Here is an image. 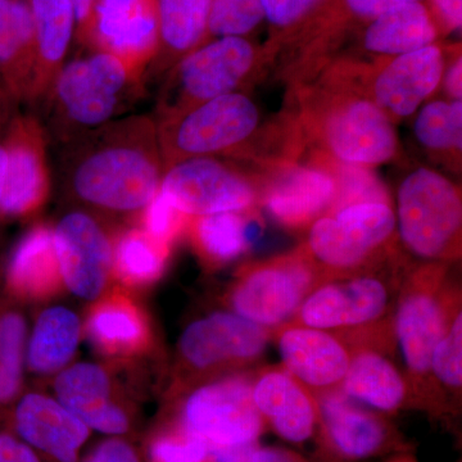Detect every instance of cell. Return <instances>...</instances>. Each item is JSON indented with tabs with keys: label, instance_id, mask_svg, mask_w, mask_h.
Returning a JSON list of instances; mask_svg holds the SVG:
<instances>
[{
	"label": "cell",
	"instance_id": "obj_1",
	"mask_svg": "<svg viewBox=\"0 0 462 462\" xmlns=\"http://www.w3.org/2000/svg\"><path fill=\"white\" fill-rule=\"evenodd\" d=\"M163 173L157 124L149 115L124 116L63 144L60 175L69 194L108 214H142Z\"/></svg>",
	"mask_w": 462,
	"mask_h": 462
},
{
	"label": "cell",
	"instance_id": "obj_2",
	"mask_svg": "<svg viewBox=\"0 0 462 462\" xmlns=\"http://www.w3.org/2000/svg\"><path fill=\"white\" fill-rule=\"evenodd\" d=\"M147 83L120 58L94 51L66 62L58 75L44 125L48 136L60 144L127 116L145 96Z\"/></svg>",
	"mask_w": 462,
	"mask_h": 462
},
{
	"label": "cell",
	"instance_id": "obj_3",
	"mask_svg": "<svg viewBox=\"0 0 462 462\" xmlns=\"http://www.w3.org/2000/svg\"><path fill=\"white\" fill-rule=\"evenodd\" d=\"M461 302V288L449 279L447 264L427 263L404 273L392 318L416 410L436 420L442 415L431 383V356Z\"/></svg>",
	"mask_w": 462,
	"mask_h": 462
},
{
	"label": "cell",
	"instance_id": "obj_4",
	"mask_svg": "<svg viewBox=\"0 0 462 462\" xmlns=\"http://www.w3.org/2000/svg\"><path fill=\"white\" fill-rule=\"evenodd\" d=\"M396 231V215L389 203H357L318 218L303 249L322 282L348 278L385 267Z\"/></svg>",
	"mask_w": 462,
	"mask_h": 462
},
{
	"label": "cell",
	"instance_id": "obj_5",
	"mask_svg": "<svg viewBox=\"0 0 462 462\" xmlns=\"http://www.w3.org/2000/svg\"><path fill=\"white\" fill-rule=\"evenodd\" d=\"M404 273L385 267L321 282L303 300L289 324L303 325L351 339L392 327Z\"/></svg>",
	"mask_w": 462,
	"mask_h": 462
},
{
	"label": "cell",
	"instance_id": "obj_6",
	"mask_svg": "<svg viewBox=\"0 0 462 462\" xmlns=\"http://www.w3.org/2000/svg\"><path fill=\"white\" fill-rule=\"evenodd\" d=\"M398 233L404 247L428 263L461 256L462 202L454 182L433 170L406 176L397 196Z\"/></svg>",
	"mask_w": 462,
	"mask_h": 462
},
{
	"label": "cell",
	"instance_id": "obj_7",
	"mask_svg": "<svg viewBox=\"0 0 462 462\" xmlns=\"http://www.w3.org/2000/svg\"><path fill=\"white\" fill-rule=\"evenodd\" d=\"M156 124L166 170L189 158L230 153L256 132L260 111L245 94L230 93Z\"/></svg>",
	"mask_w": 462,
	"mask_h": 462
},
{
	"label": "cell",
	"instance_id": "obj_8",
	"mask_svg": "<svg viewBox=\"0 0 462 462\" xmlns=\"http://www.w3.org/2000/svg\"><path fill=\"white\" fill-rule=\"evenodd\" d=\"M322 282L303 248L240 270L227 294L234 314L273 331L288 324Z\"/></svg>",
	"mask_w": 462,
	"mask_h": 462
},
{
	"label": "cell",
	"instance_id": "obj_9",
	"mask_svg": "<svg viewBox=\"0 0 462 462\" xmlns=\"http://www.w3.org/2000/svg\"><path fill=\"white\" fill-rule=\"evenodd\" d=\"M256 60L243 36H223L196 48L169 69L156 103V118L172 117L207 100L234 93Z\"/></svg>",
	"mask_w": 462,
	"mask_h": 462
},
{
	"label": "cell",
	"instance_id": "obj_10",
	"mask_svg": "<svg viewBox=\"0 0 462 462\" xmlns=\"http://www.w3.org/2000/svg\"><path fill=\"white\" fill-rule=\"evenodd\" d=\"M254 376L231 374L197 388L185 400L180 424L214 449L256 445L267 430L252 398Z\"/></svg>",
	"mask_w": 462,
	"mask_h": 462
},
{
	"label": "cell",
	"instance_id": "obj_11",
	"mask_svg": "<svg viewBox=\"0 0 462 462\" xmlns=\"http://www.w3.org/2000/svg\"><path fill=\"white\" fill-rule=\"evenodd\" d=\"M319 454L325 462H364L411 451L387 415L349 400L339 391L318 397Z\"/></svg>",
	"mask_w": 462,
	"mask_h": 462
},
{
	"label": "cell",
	"instance_id": "obj_12",
	"mask_svg": "<svg viewBox=\"0 0 462 462\" xmlns=\"http://www.w3.org/2000/svg\"><path fill=\"white\" fill-rule=\"evenodd\" d=\"M351 361L340 393L374 411L394 415L416 410L411 385L397 365L393 328L348 340Z\"/></svg>",
	"mask_w": 462,
	"mask_h": 462
},
{
	"label": "cell",
	"instance_id": "obj_13",
	"mask_svg": "<svg viewBox=\"0 0 462 462\" xmlns=\"http://www.w3.org/2000/svg\"><path fill=\"white\" fill-rule=\"evenodd\" d=\"M160 191L189 217L245 212L257 199L245 176L212 157L189 158L167 167Z\"/></svg>",
	"mask_w": 462,
	"mask_h": 462
},
{
	"label": "cell",
	"instance_id": "obj_14",
	"mask_svg": "<svg viewBox=\"0 0 462 462\" xmlns=\"http://www.w3.org/2000/svg\"><path fill=\"white\" fill-rule=\"evenodd\" d=\"M272 331L234 312H215L191 322L182 333V363L196 373L245 369L260 360Z\"/></svg>",
	"mask_w": 462,
	"mask_h": 462
},
{
	"label": "cell",
	"instance_id": "obj_15",
	"mask_svg": "<svg viewBox=\"0 0 462 462\" xmlns=\"http://www.w3.org/2000/svg\"><path fill=\"white\" fill-rule=\"evenodd\" d=\"M158 42L157 0H96L84 44L120 58L145 80Z\"/></svg>",
	"mask_w": 462,
	"mask_h": 462
},
{
	"label": "cell",
	"instance_id": "obj_16",
	"mask_svg": "<svg viewBox=\"0 0 462 462\" xmlns=\"http://www.w3.org/2000/svg\"><path fill=\"white\" fill-rule=\"evenodd\" d=\"M48 139L44 124L36 116L12 117L5 135L7 169L0 214L18 217L44 205L51 191Z\"/></svg>",
	"mask_w": 462,
	"mask_h": 462
},
{
	"label": "cell",
	"instance_id": "obj_17",
	"mask_svg": "<svg viewBox=\"0 0 462 462\" xmlns=\"http://www.w3.org/2000/svg\"><path fill=\"white\" fill-rule=\"evenodd\" d=\"M60 275L66 287L81 298L99 297L112 272L114 239L89 214L69 212L53 229Z\"/></svg>",
	"mask_w": 462,
	"mask_h": 462
},
{
	"label": "cell",
	"instance_id": "obj_18",
	"mask_svg": "<svg viewBox=\"0 0 462 462\" xmlns=\"http://www.w3.org/2000/svg\"><path fill=\"white\" fill-rule=\"evenodd\" d=\"M272 338L282 367L316 397L339 391L351 361V346L342 337L288 322L273 330Z\"/></svg>",
	"mask_w": 462,
	"mask_h": 462
},
{
	"label": "cell",
	"instance_id": "obj_19",
	"mask_svg": "<svg viewBox=\"0 0 462 462\" xmlns=\"http://www.w3.org/2000/svg\"><path fill=\"white\" fill-rule=\"evenodd\" d=\"M324 139L334 156L352 166L387 162L398 148L389 116L367 99L348 100L334 107L325 120Z\"/></svg>",
	"mask_w": 462,
	"mask_h": 462
},
{
	"label": "cell",
	"instance_id": "obj_20",
	"mask_svg": "<svg viewBox=\"0 0 462 462\" xmlns=\"http://www.w3.org/2000/svg\"><path fill=\"white\" fill-rule=\"evenodd\" d=\"M252 398L266 428L282 439L300 445L316 436L318 397L284 367H266L254 376Z\"/></svg>",
	"mask_w": 462,
	"mask_h": 462
},
{
	"label": "cell",
	"instance_id": "obj_21",
	"mask_svg": "<svg viewBox=\"0 0 462 462\" xmlns=\"http://www.w3.org/2000/svg\"><path fill=\"white\" fill-rule=\"evenodd\" d=\"M445 69L437 44L401 54L389 62L374 83V102L385 114L406 117L437 89Z\"/></svg>",
	"mask_w": 462,
	"mask_h": 462
},
{
	"label": "cell",
	"instance_id": "obj_22",
	"mask_svg": "<svg viewBox=\"0 0 462 462\" xmlns=\"http://www.w3.org/2000/svg\"><path fill=\"white\" fill-rule=\"evenodd\" d=\"M16 428L25 443L58 462H78L90 430L62 403L26 394L16 409Z\"/></svg>",
	"mask_w": 462,
	"mask_h": 462
},
{
	"label": "cell",
	"instance_id": "obj_23",
	"mask_svg": "<svg viewBox=\"0 0 462 462\" xmlns=\"http://www.w3.org/2000/svg\"><path fill=\"white\" fill-rule=\"evenodd\" d=\"M35 27V67L29 103L45 105L76 33L71 0H29Z\"/></svg>",
	"mask_w": 462,
	"mask_h": 462
},
{
	"label": "cell",
	"instance_id": "obj_24",
	"mask_svg": "<svg viewBox=\"0 0 462 462\" xmlns=\"http://www.w3.org/2000/svg\"><path fill=\"white\" fill-rule=\"evenodd\" d=\"M56 393L60 402L90 430L108 436H121L129 430V418L111 400V383L98 365L69 367L56 380Z\"/></svg>",
	"mask_w": 462,
	"mask_h": 462
},
{
	"label": "cell",
	"instance_id": "obj_25",
	"mask_svg": "<svg viewBox=\"0 0 462 462\" xmlns=\"http://www.w3.org/2000/svg\"><path fill=\"white\" fill-rule=\"evenodd\" d=\"M338 184L321 170L297 167L282 173L263 194L269 214L291 229L314 224L320 215L331 209Z\"/></svg>",
	"mask_w": 462,
	"mask_h": 462
},
{
	"label": "cell",
	"instance_id": "obj_26",
	"mask_svg": "<svg viewBox=\"0 0 462 462\" xmlns=\"http://www.w3.org/2000/svg\"><path fill=\"white\" fill-rule=\"evenodd\" d=\"M35 27L29 0H0V81L16 102H29Z\"/></svg>",
	"mask_w": 462,
	"mask_h": 462
},
{
	"label": "cell",
	"instance_id": "obj_27",
	"mask_svg": "<svg viewBox=\"0 0 462 462\" xmlns=\"http://www.w3.org/2000/svg\"><path fill=\"white\" fill-rule=\"evenodd\" d=\"M212 0H157L160 42L156 57L145 74L158 78L176 60L199 48L208 29Z\"/></svg>",
	"mask_w": 462,
	"mask_h": 462
},
{
	"label": "cell",
	"instance_id": "obj_28",
	"mask_svg": "<svg viewBox=\"0 0 462 462\" xmlns=\"http://www.w3.org/2000/svg\"><path fill=\"white\" fill-rule=\"evenodd\" d=\"M8 282L23 298L45 300L62 284L53 230L36 225L18 242L8 264Z\"/></svg>",
	"mask_w": 462,
	"mask_h": 462
},
{
	"label": "cell",
	"instance_id": "obj_29",
	"mask_svg": "<svg viewBox=\"0 0 462 462\" xmlns=\"http://www.w3.org/2000/svg\"><path fill=\"white\" fill-rule=\"evenodd\" d=\"M88 337L108 356H132L147 349L151 340L147 319L129 298L114 294L99 300L87 321Z\"/></svg>",
	"mask_w": 462,
	"mask_h": 462
},
{
	"label": "cell",
	"instance_id": "obj_30",
	"mask_svg": "<svg viewBox=\"0 0 462 462\" xmlns=\"http://www.w3.org/2000/svg\"><path fill=\"white\" fill-rule=\"evenodd\" d=\"M438 29L421 2L406 3L373 18L364 36L367 51L401 56L436 44Z\"/></svg>",
	"mask_w": 462,
	"mask_h": 462
},
{
	"label": "cell",
	"instance_id": "obj_31",
	"mask_svg": "<svg viewBox=\"0 0 462 462\" xmlns=\"http://www.w3.org/2000/svg\"><path fill=\"white\" fill-rule=\"evenodd\" d=\"M80 320L65 307L42 312L29 346V366L38 374L62 369L74 356L80 339Z\"/></svg>",
	"mask_w": 462,
	"mask_h": 462
},
{
	"label": "cell",
	"instance_id": "obj_32",
	"mask_svg": "<svg viewBox=\"0 0 462 462\" xmlns=\"http://www.w3.org/2000/svg\"><path fill=\"white\" fill-rule=\"evenodd\" d=\"M187 229L194 249L208 267L233 263L248 249L247 223L242 212L190 217Z\"/></svg>",
	"mask_w": 462,
	"mask_h": 462
},
{
	"label": "cell",
	"instance_id": "obj_33",
	"mask_svg": "<svg viewBox=\"0 0 462 462\" xmlns=\"http://www.w3.org/2000/svg\"><path fill=\"white\" fill-rule=\"evenodd\" d=\"M434 396L443 421L460 413L462 389V306L452 312L430 363Z\"/></svg>",
	"mask_w": 462,
	"mask_h": 462
},
{
	"label": "cell",
	"instance_id": "obj_34",
	"mask_svg": "<svg viewBox=\"0 0 462 462\" xmlns=\"http://www.w3.org/2000/svg\"><path fill=\"white\" fill-rule=\"evenodd\" d=\"M170 249L158 245L143 227H134L114 239L112 270L130 287H145L161 278Z\"/></svg>",
	"mask_w": 462,
	"mask_h": 462
},
{
	"label": "cell",
	"instance_id": "obj_35",
	"mask_svg": "<svg viewBox=\"0 0 462 462\" xmlns=\"http://www.w3.org/2000/svg\"><path fill=\"white\" fill-rule=\"evenodd\" d=\"M416 139L430 151L461 152L462 103L437 100L422 107L413 126Z\"/></svg>",
	"mask_w": 462,
	"mask_h": 462
},
{
	"label": "cell",
	"instance_id": "obj_36",
	"mask_svg": "<svg viewBox=\"0 0 462 462\" xmlns=\"http://www.w3.org/2000/svg\"><path fill=\"white\" fill-rule=\"evenodd\" d=\"M25 321L17 314L0 318V403L16 396L23 378Z\"/></svg>",
	"mask_w": 462,
	"mask_h": 462
},
{
	"label": "cell",
	"instance_id": "obj_37",
	"mask_svg": "<svg viewBox=\"0 0 462 462\" xmlns=\"http://www.w3.org/2000/svg\"><path fill=\"white\" fill-rule=\"evenodd\" d=\"M148 454L151 462H216L211 445L180 422L158 433Z\"/></svg>",
	"mask_w": 462,
	"mask_h": 462
},
{
	"label": "cell",
	"instance_id": "obj_38",
	"mask_svg": "<svg viewBox=\"0 0 462 462\" xmlns=\"http://www.w3.org/2000/svg\"><path fill=\"white\" fill-rule=\"evenodd\" d=\"M263 18L261 0H212L207 32L217 38L243 36Z\"/></svg>",
	"mask_w": 462,
	"mask_h": 462
},
{
	"label": "cell",
	"instance_id": "obj_39",
	"mask_svg": "<svg viewBox=\"0 0 462 462\" xmlns=\"http://www.w3.org/2000/svg\"><path fill=\"white\" fill-rule=\"evenodd\" d=\"M189 216L182 214L158 190L142 211V226L152 239L167 249L187 229Z\"/></svg>",
	"mask_w": 462,
	"mask_h": 462
},
{
	"label": "cell",
	"instance_id": "obj_40",
	"mask_svg": "<svg viewBox=\"0 0 462 462\" xmlns=\"http://www.w3.org/2000/svg\"><path fill=\"white\" fill-rule=\"evenodd\" d=\"M365 202L388 203V196L384 188L373 175L364 171L360 166L349 165L345 175H342V181L337 190L336 200L330 212Z\"/></svg>",
	"mask_w": 462,
	"mask_h": 462
},
{
	"label": "cell",
	"instance_id": "obj_41",
	"mask_svg": "<svg viewBox=\"0 0 462 462\" xmlns=\"http://www.w3.org/2000/svg\"><path fill=\"white\" fill-rule=\"evenodd\" d=\"M320 0H261L264 18L276 27L294 25Z\"/></svg>",
	"mask_w": 462,
	"mask_h": 462
},
{
	"label": "cell",
	"instance_id": "obj_42",
	"mask_svg": "<svg viewBox=\"0 0 462 462\" xmlns=\"http://www.w3.org/2000/svg\"><path fill=\"white\" fill-rule=\"evenodd\" d=\"M84 462H141L134 447L126 440L111 438L97 446Z\"/></svg>",
	"mask_w": 462,
	"mask_h": 462
},
{
	"label": "cell",
	"instance_id": "obj_43",
	"mask_svg": "<svg viewBox=\"0 0 462 462\" xmlns=\"http://www.w3.org/2000/svg\"><path fill=\"white\" fill-rule=\"evenodd\" d=\"M0 462H42L38 455L25 442L17 438L0 434Z\"/></svg>",
	"mask_w": 462,
	"mask_h": 462
},
{
	"label": "cell",
	"instance_id": "obj_44",
	"mask_svg": "<svg viewBox=\"0 0 462 462\" xmlns=\"http://www.w3.org/2000/svg\"><path fill=\"white\" fill-rule=\"evenodd\" d=\"M413 2H421V0H346V5L356 16L373 20L388 9Z\"/></svg>",
	"mask_w": 462,
	"mask_h": 462
},
{
	"label": "cell",
	"instance_id": "obj_45",
	"mask_svg": "<svg viewBox=\"0 0 462 462\" xmlns=\"http://www.w3.org/2000/svg\"><path fill=\"white\" fill-rule=\"evenodd\" d=\"M438 20L447 30L457 32L462 25V0H431Z\"/></svg>",
	"mask_w": 462,
	"mask_h": 462
},
{
	"label": "cell",
	"instance_id": "obj_46",
	"mask_svg": "<svg viewBox=\"0 0 462 462\" xmlns=\"http://www.w3.org/2000/svg\"><path fill=\"white\" fill-rule=\"evenodd\" d=\"M245 462H309L302 456L278 447H261L252 449Z\"/></svg>",
	"mask_w": 462,
	"mask_h": 462
},
{
	"label": "cell",
	"instance_id": "obj_47",
	"mask_svg": "<svg viewBox=\"0 0 462 462\" xmlns=\"http://www.w3.org/2000/svg\"><path fill=\"white\" fill-rule=\"evenodd\" d=\"M76 14V33H78L79 41L85 42L88 32H89L91 16H93L94 5L96 0H71Z\"/></svg>",
	"mask_w": 462,
	"mask_h": 462
},
{
	"label": "cell",
	"instance_id": "obj_48",
	"mask_svg": "<svg viewBox=\"0 0 462 462\" xmlns=\"http://www.w3.org/2000/svg\"><path fill=\"white\" fill-rule=\"evenodd\" d=\"M7 108H0V199H2L3 185H5V169H7V148H5V135L11 118L8 117Z\"/></svg>",
	"mask_w": 462,
	"mask_h": 462
},
{
	"label": "cell",
	"instance_id": "obj_49",
	"mask_svg": "<svg viewBox=\"0 0 462 462\" xmlns=\"http://www.w3.org/2000/svg\"><path fill=\"white\" fill-rule=\"evenodd\" d=\"M462 62L461 58L455 60L454 65L449 67L445 79L446 90L455 100H461L462 96Z\"/></svg>",
	"mask_w": 462,
	"mask_h": 462
},
{
	"label": "cell",
	"instance_id": "obj_50",
	"mask_svg": "<svg viewBox=\"0 0 462 462\" xmlns=\"http://www.w3.org/2000/svg\"><path fill=\"white\" fill-rule=\"evenodd\" d=\"M384 462H418V458L415 457L412 451H407L391 455Z\"/></svg>",
	"mask_w": 462,
	"mask_h": 462
}]
</instances>
